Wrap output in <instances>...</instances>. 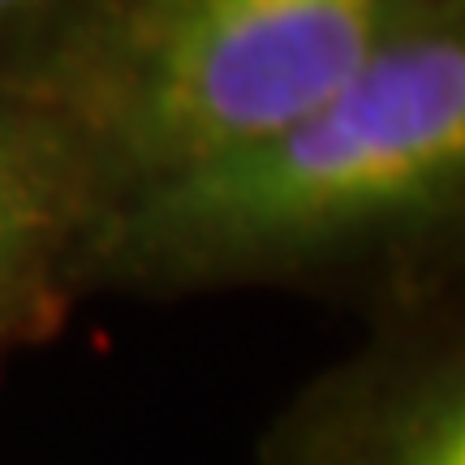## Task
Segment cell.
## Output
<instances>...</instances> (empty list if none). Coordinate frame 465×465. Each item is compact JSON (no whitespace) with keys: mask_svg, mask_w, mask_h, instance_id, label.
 <instances>
[{"mask_svg":"<svg viewBox=\"0 0 465 465\" xmlns=\"http://www.w3.org/2000/svg\"><path fill=\"white\" fill-rule=\"evenodd\" d=\"M461 190L465 5L298 121L104 203L86 272L155 289L328 272L444 229Z\"/></svg>","mask_w":465,"mask_h":465,"instance_id":"obj_1","label":"cell"},{"mask_svg":"<svg viewBox=\"0 0 465 465\" xmlns=\"http://www.w3.org/2000/svg\"><path fill=\"white\" fill-rule=\"evenodd\" d=\"M465 0H78L14 91L100 207L306 116Z\"/></svg>","mask_w":465,"mask_h":465,"instance_id":"obj_2","label":"cell"},{"mask_svg":"<svg viewBox=\"0 0 465 465\" xmlns=\"http://www.w3.org/2000/svg\"><path fill=\"white\" fill-rule=\"evenodd\" d=\"M100 194L31 100L0 86V362L69 306L86 272Z\"/></svg>","mask_w":465,"mask_h":465,"instance_id":"obj_3","label":"cell"},{"mask_svg":"<svg viewBox=\"0 0 465 465\" xmlns=\"http://www.w3.org/2000/svg\"><path fill=\"white\" fill-rule=\"evenodd\" d=\"M276 465H465V383L449 349L383 353L323 388Z\"/></svg>","mask_w":465,"mask_h":465,"instance_id":"obj_4","label":"cell"},{"mask_svg":"<svg viewBox=\"0 0 465 465\" xmlns=\"http://www.w3.org/2000/svg\"><path fill=\"white\" fill-rule=\"evenodd\" d=\"M56 5H65V0H0V35L14 31V26H26Z\"/></svg>","mask_w":465,"mask_h":465,"instance_id":"obj_5","label":"cell"}]
</instances>
